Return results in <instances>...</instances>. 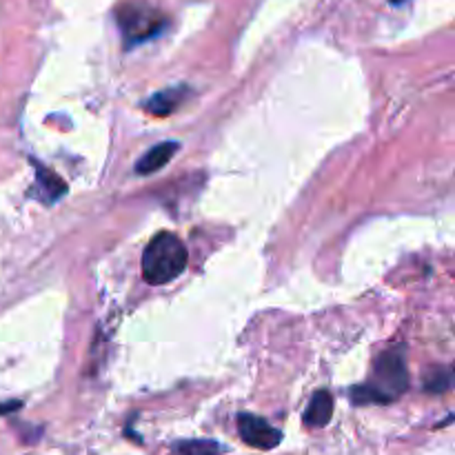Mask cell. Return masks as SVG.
<instances>
[{
  "label": "cell",
  "mask_w": 455,
  "mask_h": 455,
  "mask_svg": "<svg viewBox=\"0 0 455 455\" xmlns=\"http://www.w3.org/2000/svg\"><path fill=\"white\" fill-rule=\"evenodd\" d=\"M407 387L409 373L407 363H404V351L391 349L376 360L371 380L367 385H358L351 391V400L358 407H363V404H389L398 400L407 391Z\"/></svg>",
  "instance_id": "6da1fadb"
},
{
  "label": "cell",
  "mask_w": 455,
  "mask_h": 455,
  "mask_svg": "<svg viewBox=\"0 0 455 455\" xmlns=\"http://www.w3.org/2000/svg\"><path fill=\"white\" fill-rule=\"evenodd\" d=\"M187 267V249L178 235L160 231L142 253V278L149 284H167Z\"/></svg>",
  "instance_id": "7a4b0ae2"
},
{
  "label": "cell",
  "mask_w": 455,
  "mask_h": 455,
  "mask_svg": "<svg viewBox=\"0 0 455 455\" xmlns=\"http://www.w3.org/2000/svg\"><path fill=\"white\" fill-rule=\"evenodd\" d=\"M116 20H118L120 29H123L124 44L127 47L154 38V36H158L169 25L167 16L163 12H158V9L145 3L123 4L116 12Z\"/></svg>",
  "instance_id": "3957f363"
},
{
  "label": "cell",
  "mask_w": 455,
  "mask_h": 455,
  "mask_svg": "<svg viewBox=\"0 0 455 455\" xmlns=\"http://www.w3.org/2000/svg\"><path fill=\"white\" fill-rule=\"evenodd\" d=\"M238 434L244 444L260 451H271L283 443V431L271 427L265 418L253 416V413H240L238 416Z\"/></svg>",
  "instance_id": "277c9868"
},
{
  "label": "cell",
  "mask_w": 455,
  "mask_h": 455,
  "mask_svg": "<svg viewBox=\"0 0 455 455\" xmlns=\"http://www.w3.org/2000/svg\"><path fill=\"white\" fill-rule=\"evenodd\" d=\"M333 416V395L329 391H315L314 398L309 400L305 409V416H302V422H305L309 429H323L331 422Z\"/></svg>",
  "instance_id": "5b68a950"
},
{
  "label": "cell",
  "mask_w": 455,
  "mask_h": 455,
  "mask_svg": "<svg viewBox=\"0 0 455 455\" xmlns=\"http://www.w3.org/2000/svg\"><path fill=\"white\" fill-rule=\"evenodd\" d=\"M178 149H180L178 142H160V145H156L154 149H149L140 160H138L136 173H140V176H149V173L160 172V169L173 158V154H176Z\"/></svg>",
  "instance_id": "8992f818"
},
{
  "label": "cell",
  "mask_w": 455,
  "mask_h": 455,
  "mask_svg": "<svg viewBox=\"0 0 455 455\" xmlns=\"http://www.w3.org/2000/svg\"><path fill=\"white\" fill-rule=\"evenodd\" d=\"M225 447L216 440H182L172 447L169 455H222Z\"/></svg>",
  "instance_id": "52a82bcc"
},
{
  "label": "cell",
  "mask_w": 455,
  "mask_h": 455,
  "mask_svg": "<svg viewBox=\"0 0 455 455\" xmlns=\"http://www.w3.org/2000/svg\"><path fill=\"white\" fill-rule=\"evenodd\" d=\"M182 93H185V89H167V92L156 93V96L147 102V111L154 116H160V118H163V116H169L178 107Z\"/></svg>",
  "instance_id": "ba28073f"
},
{
  "label": "cell",
  "mask_w": 455,
  "mask_h": 455,
  "mask_svg": "<svg viewBox=\"0 0 455 455\" xmlns=\"http://www.w3.org/2000/svg\"><path fill=\"white\" fill-rule=\"evenodd\" d=\"M449 387H451V373L449 371L444 373L438 371V376H435L434 380L427 382V391H431V394H443V391H447Z\"/></svg>",
  "instance_id": "9c48e42d"
},
{
  "label": "cell",
  "mask_w": 455,
  "mask_h": 455,
  "mask_svg": "<svg viewBox=\"0 0 455 455\" xmlns=\"http://www.w3.org/2000/svg\"><path fill=\"white\" fill-rule=\"evenodd\" d=\"M22 403H18V400H13V403H0V416H7V413L18 411Z\"/></svg>",
  "instance_id": "30bf717a"
},
{
  "label": "cell",
  "mask_w": 455,
  "mask_h": 455,
  "mask_svg": "<svg viewBox=\"0 0 455 455\" xmlns=\"http://www.w3.org/2000/svg\"><path fill=\"white\" fill-rule=\"evenodd\" d=\"M389 3H394V4H403L404 0H389Z\"/></svg>",
  "instance_id": "8fae6325"
}]
</instances>
